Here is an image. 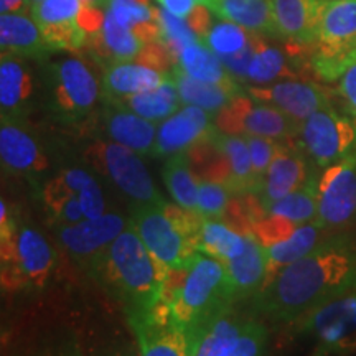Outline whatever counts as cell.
<instances>
[{
    "mask_svg": "<svg viewBox=\"0 0 356 356\" xmlns=\"http://www.w3.org/2000/svg\"><path fill=\"white\" fill-rule=\"evenodd\" d=\"M248 320L231 309L200 333L195 356H222L244 328Z\"/></svg>",
    "mask_w": 356,
    "mask_h": 356,
    "instance_id": "37",
    "label": "cell"
},
{
    "mask_svg": "<svg viewBox=\"0 0 356 356\" xmlns=\"http://www.w3.org/2000/svg\"><path fill=\"white\" fill-rule=\"evenodd\" d=\"M56 254L47 238L19 220L0 228V279L3 292H35L51 279Z\"/></svg>",
    "mask_w": 356,
    "mask_h": 356,
    "instance_id": "6",
    "label": "cell"
},
{
    "mask_svg": "<svg viewBox=\"0 0 356 356\" xmlns=\"http://www.w3.org/2000/svg\"><path fill=\"white\" fill-rule=\"evenodd\" d=\"M190 155L180 152L170 155L163 167V181L175 204L184 210L195 211L198 208V181L190 167Z\"/></svg>",
    "mask_w": 356,
    "mask_h": 356,
    "instance_id": "34",
    "label": "cell"
},
{
    "mask_svg": "<svg viewBox=\"0 0 356 356\" xmlns=\"http://www.w3.org/2000/svg\"><path fill=\"white\" fill-rule=\"evenodd\" d=\"M83 0H42L30 8L44 40L55 51H79L86 47L88 33L81 24Z\"/></svg>",
    "mask_w": 356,
    "mask_h": 356,
    "instance_id": "18",
    "label": "cell"
},
{
    "mask_svg": "<svg viewBox=\"0 0 356 356\" xmlns=\"http://www.w3.org/2000/svg\"><path fill=\"white\" fill-rule=\"evenodd\" d=\"M83 157L84 165L121 191L129 204L165 203L142 162V155L127 147L99 137L84 147Z\"/></svg>",
    "mask_w": 356,
    "mask_h": 356,
    "instance_id": "9",
    "label": "cell"
},
{
    "mask_svg": "<svg viewBox=\"0 0 356 356\" xmlns=\"http://www.w3.org/2000/svg\"><path fill=\"white\" fill-rule=\"evenodd\" d=\"M215 115L197 106H181L175 114L159 124L154 157H170L186 152L207 140L216 129Z\"/></svg>",
    "mask_w": 356,
    "mask_h": 356,
    "instance_id": "20",
    "label": "cell"
},
{
    "mask_svg": "<svg viewBox=\"0 0 356 356\" xmlns=\"http://www.w3.org/2000/svg\"><path fill=\"white\" fill-rule=\"evenodd\" d=\"M0 12L2 13L30 12V0H0Z\"/></svg>",
    "mask_w": 356,
    "mask_h": 356,
    "instance_id": "49",
    "label": "cell"
},
{
    "mask_svg": "<svg viewBox=\"0 0 356 356\" xmlns=\"http://www.w3.org/2000/svg\"><path fill=\"white\" fill-rule=\"evenodd\" d=\"M99 122L104 132L102 139L118 142L139 155H152L159 126L140 118L114 101H102Z\"/></svg>",
    "mask_w": 356,
    "mask_h": 356,
    "instance_id": "23",
    "label": "cell"
},
{
    "mask_svg": "<svg viewBox=\"0 0 356 356\" xmlns=\"http://www.w3.org/2000/svg\"><path fill=\"white\" fill-rule=\"evenodd\" d=\"M157 2L165 8L167 12L173 13V15L180 17V19H188V15L197 7L195 0H157Z\"/></svg>",
    "mask_w": 356,
    "mask_h": 356,
    "instance_id": "48",
    "label": "cell"
},
{
    "mask_svg": "<svg viewBox=\"0 0 356 356\" xmlns=\"http://www.w3.org/2000/svg\"><path fill=\"white\" fill-rule=\"evenodd\" d=\"M0 160L2 170L38 186L47 178L50 160L29 121L0 118Z\"/></svg>",
    "mask_w": 356,
    "mask_h": 356,
    "instance_id": "16",
    "label": "cell"
},
{
    "mask_svg": "<svg viewBox=\"0 0 356 356\" xmlns=\"http://www.w3.org/2000/svg\"><path fill=\"white\" fill-rule=\"evenodd\" d=\"M325 2H332V0H325Z\"/></svg>",
    "mask_w": 356,
    "mask_h": 356,
    "instance_id": "55",
    "label": "cell"
},
{
    "mask_svg": "<svg viewBox=\"0 0 356 356\" xmlns=\"http://www.w3.org/2000/svg\"><path fill=\"white\" fill-rule=\"evenodd\" d=\"M261 37L262 35L254 33V37H252L251 42H249L241 51L234 53V55H231V56L220 58V60L222 61V65H225V68L228 70V73L236 79V81H239V83L246 81V73H248L249 63H251L252 56H254V51H256L257 43H259Z\"/></svg>",
    "mask_w": 356,
    "mask_h": 356,
    "instance_id": "45",
    "label": "cell"
},
{
    "mask_svg": "<svg viewBox=\"0 0 356 356\" xmlns=\"http://www.w3.org/2000/svg\"><path fill=\"white\" fill-rule=\"evenodd\" d=\"M83 2L88 3V6H95V7L106 8V3H108V0H83Z\"/></svg>",
    "mask_w": 356,
    "mask_h": 356,
    "instance_id": "52",
    "label": "cell"
},
{
    "mask_svg": "<svg viewBox=\"0 0 356 356\" xmlns=\"http://www.w3.org/2000/svg\"><path fill=\"white\" fill-rule=\"evenodd\" d=\"M170 73L160 71L139 61H122L106 66L102 71V101H115L122 97L150 91L162 86Z\"/></svg>",
    "mask_w": 356,
    "mask_h": 356,
    "instance_id": "26",
    "label": "cell"
},
{
    "mask_svg": "<svg viewBox=\"0 0 356 356\" xmlns=\"http://www.w3.org/2000/svg\"><path fill=\"white\" fill-rule=\"evenodd\" d=\"M42 61L22 56H0V118L29 121L42 106Z\"/></svg>",
    "mask_w": 356,
    "mask_h": 356,
    "instance_id": "14",
    "label": "cell"
},
{
    "mask_svg": "<svg viewBox=\"0 0 356 356\" xmlns=\"http://www.w3.org/2000/svg\"><path fill=\"white\" fill-rule=\"evenodd\" d=\"M145 43L132 30L118 24L111 13L106 10L102 29L88 40L86 50L89 58L101 65L102 68L122 61H134L144 50Z\"/></svg>",
    "mask_w": 356,
    "mask_h": 356,
    "instance_id": "25",
    "label": "cell"
},
{
    "mask_svg": "<svg viewBox=\"0 0 356 356\" xmlns=\"http://www.w3.org/2000/svg\"><path fill=\"white\" fill-rule=\"evenodd\" d=\"M43 356H81V353H79V348L74 341H66V343H61L56 348L47 351V355Z\"/></svg>",
    "mask_w": 356,
    "mask_h": 356,
    "instance_id": "50",
    "label": "cell"
},
{
    "mask_svg": "<svg viewBox=\"0 0 356 356\" xmlns=\"http://www.w3.org/2000/svg\"><path fill=\"white\" fill-rule=\"evenodd\" d=\"M210 140L218 149L225 154L229 165V178L226 181L231 193H256V177L252 170L251 154H249V145L244 136L238 134L222 132L215 129L211 132Z\"/></svg>",
    "mask_w": 356,
    "mask_h": 356,
    "instance_id": "30",
    "label": "cell"
},
{
    "mask_svg": "<svg viewBox=\"0 0 356 356\" xmlns=\"http://www.w3.org/2000/svg\"><path fill=\"white\" fill-rule=\"evenodd\" d=\"M297 144L318 170L340 162L356 150V124L332 106L314 113L300 124Z\"/></svg>",
    "mask_w": 356,
    "mask_h": 356,
    "instance_id": "11",
    "label": "cell"
},
{
    "mask_svg": "<svg viewBox=\"0 0 356 356\" xmlns=\"http://www.w3.org/2000/svg\"><path fill=\"white\" fill-rule=\"evenodd\" d=\"M328 233L317 220L304 222L299 228L293 231L292 236H289L284 241L274 243L270 246H266L267 252V280L274 277L280 269L287 267L292 262L302 259L307 254H310L320 243L327 238ZM266 286V284H264Z\"/></svg>",
    "mask_w": 356,
    "mask_h": 356,
    "instance_id": "29",
    "label": "cell"
},
{
    "mask_svg": "<svg viewBox=\"0 0 356 356\" xmlns=\"http://www.w3.org/2000/svg\"><path fill=\"white\" fill-rule=\"evenodd\" d=\"M40 200L55 226H68L108 211L104 190L86 165L65 167L38 186Z\"/></svg>",
    "mask_w": 356,
    "mask_h": 356,
    "instance_id": "7",
    "label": "cell"
},
{
    "mask_svg": "<svg viewBox=\"0 0 356 356\" xmlns=\"http://www.w3.org/2000/svg\"><path fill=\"white\" fill-rule=\"evenodd\" d=\"M42 106L58 124L83 126L102 99V84L86 58L76 51H55L42 61Z\"/></svg>",
    "mask_w": 356,
    "mask_h": 356,
    "instance_id": "3",
    "label": "cell"
},
{
    "mask_svg": "<svg viewBox=\"0 0 356 356\" xmlns=\"http://www.w3.org/2000/svg\"><path fill=\"white\" fill-rule=\"evenodd\" d=\"M127 318L140 356H195V340L173 317L168 302H160L154 310Z\"/></svg>",
    "mask_w": 356,
    "mask_h": 356,
    "instance_id": "15",
    "label": "cell"
},
{
    "mask_svg": "<svg viewBox=\"0 0 356 356\" xmlns=\"http://www.w3.org/2000/svg\"><path fill=\"white\" fill-rule=\"evenodd\" d=\"M167 302L173 317L197 345L200 333L233 309L236 293L228 267L222 261L200 251L186 269L185 279Z\"/></svg>",
    "mask_w": 356,
    "mask_h": 356,
    "instance_id": "4",
    "label": "cell"
},
{
    "mask_svg": "<svg viewBox=\"0 0 356 356\" xmlns=\"http://www.w3.org/2000/svg\"><path fill=\"white\" fill-rule=\"evenodd\" d=\"M248 145H249V154H251V162H252V170H254L256 177V191L259 188V184L267 172L275 155L279 154L280 147L284 142L266 139V137H257V136H244Z\"/></svg>",
    "mask_w": 356,
    "mask_h": 356,
    "instance_id": "43",
    "label": "cell"
},
{
    "mask_svg": "<svg viewBox=\"0 0 356 356\" xmlns=\"http://www.w3.org/2000/svg\"><path fill=\"white\" fill-rule=\"evenodd\" d=\"M246 246V234L236 233L220 220H204L200 226V251L222 262L241 254Z\"/></svg>",
    "mask_w": 356,
    "mask_h": 356,
    "instance_id": "38",
    "label": "cell"
},
{
    "mask_svg": "<svg viewBox=\"0 0 356 356\" xmlns=\"http://www.w3.org/2000/svg\"><path fill=\"white\" fill-rule=\"evenodd\" d=\"M129 226L121 213L106 211L104 215L88 218L76 225L56 226V236L61 248L83 266L88 273L97 264L106 249Z\"/></svg>",
    "mask_w": 356,
    "mask_h": 356,
    "instance_id": "17",
    "label": "cell"
},
{
    "mask_svg": "<svg viewBox=\"0 0 356 356\" xmlns=\"http://www.w3.org/2000/svg\"><path fill=\"white\" fill-rule=\"evenodd\" d=\"M317 221L328 234L356 225V150L320 170Z\"/></svg>",
    "mask_w": 356,
    "mask_h": 356,
    "instance_id": "13",
    "label": "cell"
},
{
    "mask_svg": "<svg viewBox=\"0 0 356 356\" xmlns=\"http://www.w3.org/2000/svg\"><path fill=\"white\" fill-rule=\"evenodd\" d=\"M315 172L318 168L310 162L299 144L284 142L256 191L261 210L266 211L270 204L302 188Z\"/></svg>",
    "mask_w": 356,
    "mask_h": 356,
    "instance_id": "19",
    "label": "cell"
},
{
    "mask_svg": "<svg viewBox=\"0 0 356 356\" xmlns=\"http://www.w3.org/2000/svg\"><path fill=\"white\" fill-rule=\"evenodd\" d=\"M318 178L320 173L315 172L309 181L293 193L287 195L279 202L270 204L264 213L274 216L287 218L296 225L317 220L318 216Z\"/></svg>",
    "mask_w": 356,
    "mask_h": 356,
    "instance_id": "36",
    "label": "cell"
},
{
    "mask_svg": "<svg viewBox=\"0 0 356 356\" xmlns=\"http://www.w3.org/2000/svg\"><path fill=\"white\" fill-rule=\"evenodd\" d=\"M114 102L155 124L165 121L184 106L172 76L162 86L150 89V91L137 92V95L122 97V99H115Z\"/></svg>",
    "mask_w": 356,
    "mask_h": 356,
    "instance_id": "33",
    "label": "cell"
},
{
    "mask_svg": "<svg viewBox=\"0 0 356 356\" xmlns=\"http://www.w3.org/2000/svg\"><path fill=\"white\" fill-rule=\"evenodd\" d=\"M195 2L200 3V6H207V7H210V3L213 2V0H195Z\"/></svg>",
    "mask_w": 356,
    "mask_h": 356,
    "instance_id": "53",
    "label": "cell"
},
{
    "mask_svg": "<svg viewBox=\"0 0 356 356\" xmlns=\"http://www.w3.org/2000/svg\"><path fill=\"white\" fill-rule=\"evenodd\" d=\"M267 327L257 320H248L244 328L222 356H262L267 341Z\"/></svg>",
    "mask_w": 356,
    "mask_h": 356,
    "instance_id": "42",
    "label": "cell"
},
{
    "mask_svg": "<svg viewBox=\"0 0 356 356\" xmlns=\"http://www.w3.org/2000/svg\"><path fill=\"white\" fill-rule=\"evenodd\" d=\"M129 221L150 254L172 273H186L200 252L198 213L167 202L131 204Z\"/></svg>",
    "mask_w": 356,
    "mask_h": 356,
    "instance_id": "5",
    "label": "cell"
},
{
    "mask_svg": "<svg viewBox=\"0 0 356 356\" xmlns=\"http://www.w3.org/2000/svg\"><path fill=\"white\" fill-rule=\"evenodd\" d=\"M312 73L338 81L356 65V0H332L325 7L315 42L307 48Z\"/></svg>",
    "mask_w": 356,
    "mask_h": 356,
    "instance_id": "8",
    "label": "cell"
},
{
    "mask_svg": "<svg viewBox=\"0 0 356 356\" xmlns=\"http://www.w3.org/2000/svg\"><path fill=\"white\" fill-rule=\"evenodd\" d=\"M356 287V241L348 231L328 234L310 254L280 269L252 297V312L274 323L307 314Z\"/></svg>",
    "mask_w": 356,
    "mask_h": 356,
    "instance_id": "1",
    "label": "cell"
},
{
    "mask_svg": "<svg viewBox=\"0 0 356 356\" xmlns=\"http://www.w3.org/2000/svg\"><path fill=\"white\" fill-rule=\"evenodd\" d=\"M95 356H136V353L129 348H113L101 351V353H96Z\"/></svg>",
    "mask_w": 356,
    "mask_h": 356,
    "instance_id": "51",
    "label": "cell"
},
{
    "mask_svg": "<svg viewBox=\"0 0 356 356\" xmlns=\"http://www.w3.org/2000/svg\"><path fill=\"white\" fill-rule=\"evenodd\" d=\"M233 282L236 300L254 297L267 280V252L252 233L246 234L241 254L225 262Z\"/></svg>",
    "mask_w": 356,
    "mask_h": 356,
    "instance_id": "28",
    "label": "cell"
},
{
    "mask_svg": "<svg viewBox=\"0 0 356 356\" xmlns=\"http://www.w3.org/2000/svg\"><path fill=\"white\" fill-rule=\"evenodd\" d=\"M177 66L188 76L207 83H233L236 79L225 68L220 56L203 40L186 47L178 56ZM239 83V81H238Z\"/></svg>",
    "mask_w": 356,
    "mask_h": 356,
    "instance_id": "35",
    "label": "cell"
},
{
    "mask_svg": "<svg viewBox=\"0 0 356 356\" xmlns=\"http://www.w3.org/2000/svg\"><path fill=\"white\" fill-rule=\"evenodd\" d=\"M42 2V0H30V8H32V6H35V3Z\"/></svg>",
    "mask_w": 356,
    "mask_h": 356,
    "instance_id": "54",
    "label": "cell"
},
{
    "mask_svg": "<svg viewBox=\"0 0 356 356\" xmlns=\"http://www.w3.org/2000/svg\"><path fill=\"white\" fill-rule=\"evenodd\" d=\"M254 33L243 29L241 25L233 22L221 20L215 22L210 32L204 35L203 42L216 53L218 56H231L234 53L241 51L246 44L251 42Z\"/></svg>",
    "mask_w": 356,
    "mask_h": 356,
    "instance_id": "39",
    "label": "cell"
},
{
    "mask_svg": "<svg viewBox=\"0 0 356 356\" xmlns=\"http://www.w3.org/2000/svg\"><path fill=\"white\" fill-rule=\"evenodd\" d=\"M0 51L33 61H44L55 53L30 12L0 15Z\"/></svg>",
    "mask_w": 356,
    "mask_h": 356,
    "instance_id": "24",
    "label": "cell"
},
{
    "mask_svg": "<svg viewBox=\"0 0 356 356\" xmlns=\"http://www.w3.org/2000/svg\"><path fill=\"white\" fill-rule=\"evenodd\" d=\"M211 13L213 12L207 6H200V3H197V7L193 8V12H191L188 19H186V22H188L191 29H193V32L198 35L200 40L204 38V35L210 32L213 24H215Z\"/></svg>",
    "mask_w": 356,
    "mask_h": 356,
    "instance_id": "47",
    "label": "cell"
},
{
    "mask_svg": "<svg viewBox=\"0 0 356 356\" xmlns=\"http://www.w3.org/2000/svg\"><path fill=\"white\" fill-rule=\"evenodd\" d=\"M325 0H270L275 40L309 48L315 42Z\"/></svg>",
    "mask_w": 356,
    "mask_h": 356,
    "instance_id": "22",
    "label": "cell"
},
{
    "mask_svg": "<svg viewBox=\"0 0 356 356\" xmlns=\"http://www.w3.org/2000/svg\"><path fill=\"white\" fill-rule=\"evenodd\" d=\"M297 325L300 335L312 341V356L356 353V287L307 314Z\"/></svg>",
    "mask_w": 356,
    "mask_h": 356,
    "instance_id": "10",
    "label": "cell"
},
{
    "mask_svg": "<svg viewBox=\"0 0 356 356\" xmlns=\"http://www.w3.org/2000/svg\"><path fill=\"white\" fill-rule=\"evenodd\" d=\"M229 202V188L221 181H198L197 213L204 220H221Z\"/></svg>",
    "mask_w": 356,
    "mask_h": 356,
    "instance_id": "41",
    "label": "cell"
},
{
    "mask_svg": "<svg viewBox=\"0 0 356 356\" xmlns=\"http://www.w3.org/2000/svg\"><path fill=\"white\" fill-rule=\"evenodd\" d=\"M160 25L162 29H160L159 42L167 48L177 65L180 53L190 44L197 43L200 37L193 32L186 19H180V17L167 12L165 8H160Z\"/></svg>",
    "mask_w": 356,
    "mask_h": 356,
    "instance_id": "40",
    "label": "cell"
},
{
    "mask_svg": "<svg viewBox=\"0 0 356 356\" xmlns=\"http://www.w3.org/2000/svg\"><path fill=\"white\" fill-rule=\"evenodd\" d=\"M216 127L238 136H257L279 142L299 139L300 122L269 102L257 101L243 92L220 111L215 118Z\"/></svg>",
    "mask_w": 356,
    "mask_h": 356,
    "instance_id": "12",
    "label": "cell"
},
{
    "mask_svg": "<svg viewBox=\"0 0 356 356\" xmlns=\"http://www.w3.org/2000/svg\"><path fill=\"white\" fill-rule=\"evenodd\" d=\"M338 95L345 104V114H348L356 124V65L346 70V73L338 79Z\"/></svg>",
    "mask_w": 356,
    "mask_h": 356,
    "instance_id": "46",
    "label": "cell"
},
{
    "mask_svg": "<svg viewBox=\"0 0 356 356\" xmlns=\"http://www.w3.org/2000/svg\"><path fill=\"white\" fill-rule=\"evenodd\" d=\"M300 225H296V222L287 220V218L282 216H274L267 215L264 213L262 215V220L254 222V234L262 246H270V244L284 241L289 236L293 234V231L299 228Z\"/></svg>",
    "mask_w": 356,
    "mask_h": 356,
    "instance_id": "44",
    "label": "cell"
},
{
    "mask_svg": "<svg viewBox=\"0 0 356 356\" xmlns=\"http://www.w3.org/2000/svg\"><path fill=\"white\" fill-rule=\"evenodd\" d=\"M106 10L144 43L159 42L162 29L160 8L154 6L152 0H108Z\"/></svg>",
    "mask_w": 356,
    "mask_h": 356,
    "instance_id": "32",
    "label": "cell"
},
{
    "mask_svg": "<svg viewBox=\"0 0 356 356\" xmlns=\"http://www.w3.org/2000/svg\"><path fill=\"white\" fill-rule=\"evenodd\" d=\"M208 8L218 19L233 22L262 37L275 38L270 0H213Z\"/></svg>",
    "mask_w": 356,
    "mask_h": 356,
    "instance_id": "31",
    "label": "cell"
},
{
    "mask_svg": "<svg viewBox=\"0 0 356 356\" xmlns=\"http://www.w3.org/2000/svg\"><path fill=\"white\" fill-rule=\"evenodd\" d=\"M170 76L177 84L184 106H197L207 113L216 114L229 104L234 97L243 95L244 88L238 81L233 83H207L188 76L175 65L170 70Z\"/></svg>",
    "mask_w": 356,
    "mask_h": 356,
    "instance_id": "27",
    "label": "cell"
},
{
    "mask_svg": "<svg viewBox=\"0 0 356 356\" xmlns=\"http://www.w3.org/2000/svg\"><path fill=\"white\" fill-rule=\"evenodd\" d=\"M168 273L134 229L132 222L106 249L89 274L121 302L129 315L144 314L165 300Z\"/></svg>",
    "mask_w": 356,
    "mask_h": 356,
    "instance_id": "2",
    "label": "cell"
},
{
    "mask_svg": "<svg viewBox=\"0 0 356 356\" xmlns=\"http://www.w3.org/2000/svg\"><path fill=\"white\" fill-rule=\"evenodd\" d=\"M248 92L254 99L269 102L284 111L293 121L300 124L317 111L332 106L330 96L320 84L302 81L299 78L282 79L269 86H251L248 88Z\"/></svg>",
    "mask_w": 356,
    "mask_h": 356,
    "instance_id": "21",
    "label": "cell"
}]
</instances>
